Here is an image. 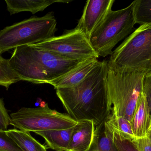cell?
Segmentation results:
<instances>
[{
    "label": "cell",
    "mask_w": 151,
    "mask_h": 151,
    "mask_svg": "<svg viewBox=\"0 0 151 151\" xmlns=\"http://www.w3.org/2000/svg\"><path fill=\"white\" fill-rule=\"evenodd\" d=\"M114 2V0L87 1L75 28L82 32L89 39L92 33L112 10Z\"/></svg>",
    "instance_id": "obj_9"
},
{
    "label": "cell",
    "mask_w": 151,
    "mask_h": 151,
    "mask_svg": "<svg viewBox=\"0 0 151 151\" xmlns=\"http://www.w3.org/2000/svg\"><path fill=\"white\" fill-rule=\"evenodd\" d=\"M10 125L26 132L60 130L74 127L77 121L68 113H61L49 107L48 103L36 108L22 107L10 115Z\"/></svg>",
    "instance_id": "obj_7"
},
{
    "label": "cell",
    "mask_w": 151,
    "mask_h": 151,
    "mask_svg": "<svg viewBox=\"0 0 151 151\" xmlns=\"http://www.w3.org/2000/svg\"><path fill=\"white\" fill-rule=\"evenodd\" d=\"M133 3L124 9L111 10L90 37L89 41L99 56L112 55L113 49L135 31Z\"/></svg>",
    "instance_id": "obj_6"
},
{
    "label": "cell",
    "mask_w": 151,
    "mask_h": 151,
    "mask_svg": "<svg viewBox=\"0 0 151 151\" xmlns=\"http://www.w3.org/2000/svg\"><path fill=\"white\" fill-rule=\"evenodd\" d=\"M87 151H118L113 138V131L105 121L96 126L90 148Z\"/></svg>",
    "instance_id": "obj_14"
},
{
    "label": "cell",
    "mask_w": 151,
    "mask_h": 151,
    "mask_svg": "<svg viewBox=\"0 0 151 151\" xmlns=\"http://www.w3.org/2000/svg\"><path fill=\"white\" fill-rule=\"evenodd\" d=\"M19 81L18 76L12 68L9 59L4 58L0 54V86L8 90L12 84Z\"/></svg>",
    "instance_id": "obj_18"
},
{
    "label": "cell",
    "mask_w": 151,
    "mask_h": 151,
    "mask_svg": "<svg viewBox=\"0 0 151 151\" xmlns=\"http://www.w3.org/2000/svg\"><path fill=\"white\" fill-rule=\"evenodd\" d=\"M146 73L125 72L115 70L107 64V84L111 116H121L131 122L142 94Z\"/></svg>",
    "instance_id": "obj_3"
},
{
    "label": "cell",
    "mask_w": 151,
    "mask_h": 151,
    "mask_svg": "<svg viewBox=\"0 0 151 151\" xmlns=\"http://www.w3.org/2000/svg\"><path fill=\"white\" fill-rule=\"evenodd\" d=\"M6 134L23 151H47L46 146L33 137L30 132L13 129L7 130Z\"/></svg>",
    "instance_id": "obj_16"
},
{
    "label": "cell",
    "mask_w": 151,
    "mask_h": 151,
    "mask_svg": "<svg viewBox=\"0 0 151 151\" xmlns=\"http://www.w3.org/2000/svg\"><path fill=\"white\" fill-rule=\"evenodd\" d=\"M134 142L140 151H151V137L149 136L134 140Z\"/></svg>",
    "instance_id": "obj_24"
},
{
    "label": "cell",
    "mask_w": 151,
    "mask_h": 151,
    "mask_svg": "<svg viewBox=\"0 0 151 151\" xmlns=\"http://www.w3.org/2000/svg\"><path fill=\"white\" fill-rule=\"evenodd\" d=\"M133 133L136 139L148 136L151 124V114L144 94H142L131 121Z\"/></svg>",
    "instance_id": "obj_12"
},
{
    "label": "cell",
    "mask_w": 151,
    "mask_h": 151,
    "mask_svg": "<svg viewBox=\"0 0 151 151\" xmlns=\"http://www.w3.org/2000/svg\"><path fill=\"white\" fill-rule=\"evenodd\" d=\"M142 93L146 98L151 114V72L145 74L143 83Z\"/></svg>",
    "instance_id": "obj_23"
},
{
    "label": "cell",
    "mask_w": 151,
    "mask_h": 151,
    "mask_svg": "<svg viewBox=\"0 0 151 151\" xmlns=\"http://www.w3.org/2000/svg\"><path fill=\"white\" fill-rule=\"evenodd\" d=\"M57 24L54 12L33 16L0 31V54L19 46L35 44L55 37Z\"/></svg>",
    "instance_id": "obj_5"
},
{
    "label": "cell",
    "mask_w": 151,
    "mask_h": 151,
    "mask_svg": "<svg viewBox=\"0 0 151 151\" xmlns=\"http://www.w3.org/2000/svg\"><path fill=\"white\" fill-rule=\"evenodd\" d=\"M106 121L114 129L118 130L125 137L132 141L136 140L133 133L131 122L121 116H111L106 119Z\"/></svg>",
    "instance_id": "obj_19"
},
{
    "label": "cell",
    "mask_w": 151,
    "mask_h": 151,
    "mask_svg": "<svg viewBox=\"0 0 151 151\" xmlns=\"http://www.w3.org/2000/svg\"><path fill=\"white\" fill-rule=\"evenodd\" d=\"M10 121V116L5 108L2 99L0 98V131H7Z\"/></svg>",
    "instance_id": "obj_22"
},
{
    "label": "cell",
    "mask_w": 151,
    "mask_h": 151,
    "mask_svg": "<svg viewBox=\"0 0 151 151\" xmlns=\"http://www.w3.org/2000/svg\"><path fill=\"white\" fill-rule=\"evenodd\" d=\"M148 136L151 137V124L150 126V130H149V133H148Z\"/></svg>",
    "instance_id": "obj_25"
},
{
    "label": "cell",
    "mask_w": 151,
    "mask_h": 151,
    "mask_svg": "<svg viewBox=\"0 0 151 151\" xmlns=\"http://www.w3.org/2000/svg\"><path fill=\"white\" fill-rule=\"evenodd\" d=\"M33 45L64 58L73 60H85L99 58L89 40L76 28L65 30L62 35Z\"/></svg>",
    "instance_id": "obj_8"
},
{
    "label": "cell",
    "mask_w": 151,
    "mask_h": 151,
    "mask_svg": "<svg viewBox=\"0 0 151 151\" xmlns=\"http://www.w3.org/2000/svg\"><path fill=\"white\" fill-rule=\"evenodd\" d=\"M99 62L96 58L87 59L70 72L52 81L49 84L52 85L55 89L75 87L86 78Z\"/></svg>",
    "instance_id": "obj_10"
},
{
    "label": "cell",
    "mask_w": 151,
    "mask_h": 151,
    "mask_svg": "<svg viewBox=\"0 0 151 151\" xmlns=\"http://www.w3.org/2000/svg\"><path fill=\"white\" fill-rule=\"evenodd\" d=\"M107 60L99 61L86 78L72 88L56 89L67 113L76 121H92L96 126L111 114L107 84Z\"/></svg>",
    "instance_id": "obj_1"
},
{
    "label": "cell",
    "mask_w": 151,
    "mask_h": 151,
    "mask_svg": "<svg viewBox=\"0 0 151 151\" xmlns=\"http://www.w3.org/2000/svg\"><path fill=\"white\" fill-rule=\"evenodd\" d=\"M71 1L63 0H5L7 9L11 15L22 12H30L35 14L43 11L47 7L56 2L68 3Z\"/></svg>",
    "instance_id": "obj_15"
},
{
    "label": "cell",
    "mask_w": 151,
    "mask_h": 151,
    "mask_svg": "<svg viewBox=\"0 0 151 151\" xmlns=\"http://www.w3.org/2000/svg\"><path fill=\"white\" fill-rule=\"evenodd\" d=\"M74 126L67 129L43 130L35 133L44 138L47 149L56 151H67Z\"/></svg>",
    "instance_id": "obj_13"
},
{
    "label": "cell",
    "mask_w": 151,
    "mask_h": 151,
    "mask_svg": "<svg viewBox=\"0 0 151 151\" xmlns=\"http://www.w3.org/2000/svg\"><path fill=\"white\" fill-rule=\"evenodd\" d=\"M107 64L125 72H151V25H140L117 47Z\"/></svg>",
    "instance_id": "obj_4"
},
{
    "label": "cell",
    "mask_w": 151,
    "mask_h": 151,
    "mask_svg": "<svg viewBox=\"0 0 151 151\" xmlns=\"http://www.w3.org/2000/svg\"><path fill=\"white\" fill-rule=\"evenodd\" d=\"M132 3L135 24L151 25V0H137Z\"/></svg>",
    "instance_id": "obj_17"
},
{
    "label": "cell",
    "mask_w": 151,
    "mask_h": 151,
    "mask_svg": "<svg viewBox=\"0 0 151 151\" xmlns=\"http://www.w3.org/2000/svg\"><path fill=\"white\" fill-rule=\"evenodd\" d=\"M85 60L64 58L33 44L15 48L9 59L12 68L20 81L35 84H49L70 72Z\"/></svg>",
    "instance_id": "obj_2"
},
{
    "label": "cell",
    "mask_w": 151,
    "mask_h": 151,
    "mask_svg": "<svg viewBox=\"0 0 151 151\" xmlns=\"http://www.w3.org/2000/svg\"><path fill=\"white\" fill-rule=\"evenodd\" d=\"M95 126L92 121H77L72 134L67 151H87L94 136Z\"/></svg>",
    "instance_id": "obj_11"
},
{
    "label": "cell",
    "mask_w": 151,
    "mask_h": 151,
    "mask_svg": "<svg viewBox=\"0 0 151 151\" xmlns=\"http://www.w3.org/2000/svg\"><path fill=\"white\" fill-rule=\"evenodd\" d=\"M113 131V141L118 151H141L137 148L134 141L128 139L114 129L108 122Z\"/></svg>",
    "instance_id": "obj_20"
},
{
    "label": "cell",
    "mask_w": 151,
    "mask_h": 151,
    "mask_svg": "<svg viewBox=\"0 0 151 151\" xmlns=\"http://www.w3.org/2000/svg\"><path fill=\"white\" fill-rule=\"evenodd\" d=\"M0 151H23L6 134V131H0Z\"/></svg>",
    "instance_id": "obj_21"
}]
</instances>
